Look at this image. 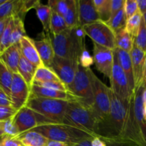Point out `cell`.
Here are the masks:
<instances>
[{
    "label": "cell",
    "mask_w": 146,
    "mask_h": 146,
    "mask_svg": "<svg viewBox=\"0 0 146 146\" xmlns=\"http://www.w3.org/2000/svg\"><path fill=\"white\" fill-rule=\"evenodd\" d=\"M37 67L34 64L26 59L22 55L20 58L18 67V74L24 78V81L30 86H32L34 82V76L36 71Z\"/></svg>",
    "instance_id": "22"
},
{
    "label": "cell",
    "mask_w": 146,
    "mask_h": 146,
    "mask_svg": "<svg viewBox=\"0 0 146 146\" xmlns=\"http://www.w3.org/2000/svg\"><path fill=\"white\" fill-rule=\"evenodd\" d=\"M78 65L79 64L76 61L55 56L52 64L48 68L68 87L74 81Z\"/></svg>",
    "instance_id": "10"
},
{
    "label": "cell",
    "mask_w": 146,
    "mask_h": 146,
    "mask_svg": "<svg viewBox=\"0 0 146 146\" xmlns=\"http://www.w3.org/2000/svg\"><path fill=\"white\" fill-rule=\"evenodd\" d=\"M93 139L91 138H86L80 141L79 142L71 145V146H92Z\"/></svg>",
    "instance_id": "46"
},
{
    "label": "cell",
    "mask_w": 146,
    "mask_h": 146,
    "mask_svg": "<svg viewBox=\"0 0 146 146\" xmlns=\"http://www.w3.org/2000/svg\"><path fill=\"white\" fill-rule=\"evenodd\" d=\"M31 87L19 74H14L10 88V98L12 106L19 111L27 106L31 97Z\"/></svg>",
    "instance_id": "9"
},
{
    "label": "cell",
    "mask_w": 146,
    "mask_h": 146,
    "mask_svg": "<svg viewBox=\"0 0 146 146\" xmlns=\"http://www.w3.org/2000/svg\"><path fill=\"white\" fill-rule=\"evenodd\" d=\"M13 26H14V21H13V17H11L1 37V42H0V54H1L10 46H11V34H12Z\"/></svg>",
    "instance_id": "35"
},
{
    "label": "cell",
    "mask_w": 146,
    "mask_h": 146,
    "mask_svg": "<svg viewBox=\"0 0 146 146\" xmlns=\"http://www.w3.org/2000/svg\"><path fill=\"white\" fill-rule=\"evenodd\" d=\"M33 85L39 86L46 88H52V89L59 90L63 91H69L68 88L62 81H48V82H34Z\"/></svg>",
    "instance_id": "38"
},
{
    "label": "cell",
    "mask_w": 146,
    "mask_h": 146,
    "mask_svg": "<svg viewBox=\"0 0 146 146\" xmlns=\"http://www.w3.org/2000/svg\"><path fill=\"white\" fill-rule=\"evenodd\" d=\"M131 57L132 61L135 88L136 89L139 88L143 83L146 52L140 49L134 44L131 52Z\"/></svg>",
    "instance_id": "14"
},
{
    "label": "cell",
    "mask_w": 146,
    "mask_h": 146,
    "mask_svg": "<svg viewBox=\"0 0 146 146\" xmlns=\"http://www.w3.org/2000/svg\"><path fill=\"white\" fill-rule=\"evenodd\" d=\"M11 18L6 19H3V20H0V42H1V37H2L3 34H4V30H5L6 27H7V24H8L9 21L10 19Z\"/></svg>",
    "instance_id": "45"
},
{
    "label": "cell",
    "mask_w": 146,
    "mask_h": 146,
    "mask_svg": "<svg viewBox=\"0 0 146 146\" xmlns=\"http://www.w3.org/2000/svg\"><path fill=\"white\" fill-rule=\"evenodd\" d=\"M19 135V133L14 122V118L0 121V138L6 136L18 137Z\"/></svg>",
    "instance_id": "33"
},
{
    "label": "cell",
    "mask_w": 146,
    "mask_h": 146,
    "mask_svg": "<svg viewBox=\"0 0 146 146\" xmlns=\"http://www.w3.org/2000/svg\"><path fill=\"white\" fill-rule=\"evenodd\" d=\"M143 17V15L140 11H138L133 16L127 19L125 29L128 31V34L132 36L133 40L135 39L137 34H138V31H139Z\"/></svg>",
    "instance_id": "31"
},
{
    "label": "cell",
    "mask_w": 146,
    "mask_h": 146,
    "mask_svg": "<svg viewBox=\"0 0 146 146\" xmlns=\"http://www.w3.org/2000/svg\"><path fill=\"white\" fill-rule=\"evenodd\" d=\"M100 20L108 22L111 18V0H94Z\"/></svg>",
    "instance_id": "28"
},
{
    "label": "cell",
    "mask_w": 146,
    "mask_h": 146,
    "mask_svg": "<svg viewBox=\"0 0 146 146\" xmlns=\"http://www.w3.org/2000/svg\"><path fill=\"white\" fill-rule=\"evenodd\" d=\"M67 29H68V28L66 24L64 17L52 11L50 33L54 35H58Z\"/></svg>",
    "instance_id": "32"
},
{
    "label": "cell",
    "mask_w": 146,
    "mask_h": 146,
    "mask_svg": "<svg viewBox=\"0 0 146 146\" xmlns=\"http://www.w3.org/2000/svg\"><path fill=\"white\" fill-rule=\"evenodd\" d=\"M143 82L146 83V58H145V71H144V79Z\"/></svg>",
    "instance_id": "51"
},
{
    "label": "cell",
    "mask_w": 146,
    "mask_h": 146,
    "mask_svg": "<svg viewBox=\"0 0 146 146\" xmlns=\"http://www.w3.org/2000/svg\"><path fill=\"white\" fill-rule=\"evenodd\" d=\"M17 11V0H7L0 5V20L15 17Z\"/></svg>",
    "instance_id": "34"
},
{
    "label": "cell",
    "mask_w": 146,
    "mask_h": 146,
    "mask_svg": "<svg viewBox=\"0 0 146 146\" xmlns=\"http://www.w3.org/2000/svg\"><path fill=\"white\" fill-rule=\"evenodd\" d=\"M13 74L0 58V88L10 97V88L13 80Z\"/></svg>",
    "instance_id": "26"
},
{
    "label": "cell",
    "mask_w": 146,
    "mask_h": 146,
    "mask_svg": "<svg viewBox=\"0 0 146 146\" xmlns=\"http://www.w3.org/2000/svg\"><path fill=\"white\" fill-rule=\"evenodd\" d=\"M35 10L36 12L37 17L40 20L43 26L44 32L46 34L50 33L52 10L48 7V4L45 5V4H42L41 1H39L36 6Z\"/></svg>",
    "instance_id": "23"
},
{
    "label": "cell",
    "mask_w": 146,
    "mask_h": 146,
    "mask_svg": "<svg viewBox=\"0 0 146 146\" xmlns=\"http://www.w3.org/2000/svg\"><path fill=\"white\" fill-rule=\"evenodd\" d=\"M46 146H71L70 144L55 141H48Z\"/></svg>",
    "instance_id": "49"
},
{
    "label": "cell",
    "mask_w": 146,
    "mask_h": 146,
    "mask_svg": "<svg viewBox=\"0 0 146 146\" xmlns=\"http://www.w3.org/2000/svg\"><path fill=\"white\" fill-rule=\"evenodd\" d=\"M134 44L140 49L146 52V24L143 17L139 31L134 39Z\"/></svg>",
    "instance_id": "37"
},
{
    "label": "cell",
    "mask_w": 146,
    "mask_h": 146,
    "mask_svg": "<svg viewBox=\"0 0 146 146\" xmlns=\"http://www.w3.org/2000/svg\"><path fill=\"white\" fill-rule=\"evenodd\" d=\"M14 122L19 135L32 131L41 125V117L31 108L24 106L17 111L14 117Z\"/></svg>",
    "instance_id": "12"
},
{
    "label": "cell",
    "mask_w": 146,
    "mask_h": 146,
    "mask_svg": "<svg viewBox=\"0 0 146 146\" xmlns=\"http://www.w3.org/2000/svg\"><path fill=\"white\" fill-rule=\"evenodd\" d=\"M71 0H49L48 6L52 11L64 17L71 4Z\"/></svg>",
    "instance_id": "36"
},
{
    "label": "cell",
    "mask_w": 146,
    "mask_h": 146,
    "mask_svg": "<svg viewBox=\"0 0 146 146\" xmlns=\"http://www.w3.org/2000/svg\"><path fill=\"white\" fill-rule=\"evenodd\" d=\"M17 111H18L16 110L12 106H0V121H6L14 118Z\"/></svg>",
    "instance_id": "40"
},
{
    "label": "cell",
    "mask_w": 146,
    "mask_h": 146,
    "mask_svg": "<svg viewBox=\"0 0 146 146\" xmlns=\"http://www.w3.org/2000/svg\"><path fill=\"white\" fill-rule=\"evenodd\" d=\"M64 18L68 29H73L80 26L78 0H71L69 8L64 16Z\"/></svg>",
    "instance_id": "25"
},
{
    "label": "cell",
    "mask_w": 146,
    "mask_h": 146,
    "mask_svg": "<svg viewBox=\"0 0 146 146\" xmlns=\"http://www.w3.org/2000/svg\"><path fill=\"white\" fill-rule=\"evenodd\" d=\"M34 44L44 65L49 67L56 55L48 34L44 33L42 38L38 40H34Z\"/></svg>",
    "instance_id": "16"
},
{
    "label": "cell",
    "mask_w": 146,
    "mask_h": 146,
    "mask_svg": "<svg viewBox=\"0 0 146 146\" xmlns=\"http://www.w3.org/2000/svg\"><path fill=\"white\" fill-rule=\"evenodd\" d=\"M82 28L93 43L112 50L115 48V34L106 22L98 20L84 26Z\"/></svg>",
    "instance_id": "7"
},
{
    "label": "cell",
    "mask_w": 146,
    "mask_h": 146,
    "mask_svg": "<svg viewBox=\"0 0 146 146\" xmlns=\"http://www.w3.org/2000/svg\"><path fill=\"white\" fill-rule=\"evenodd\" d=\"M127 19H128V18H127L126 14L124 11V9L123 8L118 12H117L115 15L113 16L110 19L109 21L106 23L115 34L120 30L125 28Z\"/></svg>",
    "instance_id": "29"
},
{
    "label": "cell",
    "mask_w": 146,
    "mask_h": 146,
    "mask_svg": "<svg viewBox=\"0 0 146 146\" xmlns=\"http://www.w3.org/2000/svg\"><path fill=\"white\" fill-rule=\"evenodd\" d=\"M88 71L91 78L94 94V104L93 110L98 122L99 131L100 128L107 122L109 117L111 107L110 88L95 75L91 68H88Z\"/></svg>",
    "instance_id": "5"
},
{
    "label": "cell",
    "mask_w": 146,
    "mask_h": 146,
    "mask_svg": "<svg viewBox=\"0 0 146 146\" xmlns=\"http://www.w3.org/2000/svg\"><path fill=\"white\" fill-rule=\"evenodd\" d=\"M92 146H107L106 143L100 138H95L92 141Z\"/></svg>",
    "instance_id": "48"
},
{
    "label": "cell",
    "mask_w": 146,
    "mask_h": 146,
    "mask_svg": "<svg viewBox=\"0 0 146 146\" xmlns=\"http://www.w3.org/2000/svg\"><path fill=\"white\" fill-rule=\"evenodd\" d=\"M7 0H0V5H1L2 4H4Z\"/></svg>",
    "instance_id": "52"
},
{
    "label": "cell",
    "mask_w": 146,
    "mask_h": 146,
    "mask_svg": "<svg viewBox=\"0 0 146 146\" xmlns=\"http://www.w3.org/2000/svg\"><path fill=\"white\" fill-rule=\"evenodd\" d=\"M94 63V58L91 56L90 54L86 49L84 51V52L81 54V57L79 59V64L82 67L85 68H90V66L92 65Z\"/></svg>",
    "instance_id": "42"
},
{
    "label": "cell",
    "mask_w": 146,
    "mask_h": 146,
    "mask_svg": "<svg viewBox=\"0 0 146 146\" xmlns=\"http://www.w3.org/2000/svg\"><path fill=\"white\" fill-rule=\"evenodd\" d=\"M0 146H23L18 137L6 136L0 138Z\"/></svg>",
    "instance_id": "41"
},
{
    "label": "cell",
    "mask_w": 146,
    "mask_h": 146,
    "mask_svg": "<svg viewBox=\"0 0 146 146\" xmlns=\"http://www.w3.org/2000/svg\"><path fill=\"white\" fill-rule=\"evenodd\" d=\"M109 79L111 91L123 101H129L134 93L131 90L128 78L118 64L115 54L113 58V66L111 78Z\"/></svg>",
    "instance_id": "8"
},
{
    "label": "cell",
    "mask_w": 146,
    "mask_h": 146,
    "mask_svg": "<svg viewBox=\"0 0 146 146\" xmlns=\"http://www.w3.org/2000/svg\"><path fill=\"white\" fill-rule=\"evenodd\" d=\"M69 101L41 97H30L27 102L28 108L54 123H63Z\"/></svg>",
    "instance_id": "4"
},
{
    "label": "cell",
    "mask_w": 146,
    "mask_h": 146,
    "mask_svg": "<svg viewBox=\"0 0 146 146\" xmlns=\"http://www.w3.org/2000/svg\"><path fill=\"white\" fill-rule=\"evenodd\" d=\"M21 56L20 44H15L0 54V58L13 74H18V67Z\"/></svg>",
    "instance_id": "18"
},
{
    "label": "cell",
    "mask_w": 146,
    "mask_h": 146,
    "mask_svg": "<svg viewBox=\"0 0 146 146\" xmlns=\"http://www.w3.org/2000/svg\"><path fill=\"white\" fill-rule=\"evenodd\" d=\"M143 108H144V113L146 118V87L143 91Z\"/></svg>",
    "instance_id": "50"
},
{
    "label": "cell",
    "mask_w": 146,
    "mask_h": 146,
    "mask_svg": "<svg viewBox=\"0 0 146 146\" xmlns=\"http://www.w3.org/2000/svg\"><path fill=\"white\" fill-rule=\"evenodd\" d=\"M13 26L12 34H11V45L15 44H19L21 38L27 35L25 28H24V20L19 17H13Z\"/></svg>",
    "instance_id": "30"
},
{
    "label": "cell",
    "mask_w": 146,
    "mask_h": 146,
    "mask_svg": "<svg viewBox=\"0 0 146 146\" xmlns=\"http://www.w3.org/2000/svg\"><path fill=\"white\" fill-rule=\"evenodd\" d=\"M78 8L81 27L100 20L94 0H78Z\"/></svg>",
    "instance_id": "17"
},
{
    "label": "cell",
    "mask_w": 146,
    "mask_h": 146,
    "mask_svg": "<svg viewBox=\"0 0 146 146\" xmlns=\"http://www.w3.org/2000/svg\"><path fill=\"white\" fill-rule=\"evenodd\" d=\"M125 0H111V17L123 8Z\"/></svg>",
    "instance_id": "43"
},
{
    "label": "cell",
    "mask_w": 146,
    "mask_h": 146,
    "mask_svg": "<svg viewBox=\"0 0 146 146\" xmlns=\"http://www.w3.org/2000/svg\"><path fill=\"white\" fill-rule=\"evenodd\" d=\"M143 18H144V20H145V24H146V13L145 14H143Z\"/></svg>",
    "instance_id": "53"
},
{
    "label": "cell",
    "mask_w": 146,
    "mask_h": 146,
    "mask_svg": "<svg viewBox=\"0 0 146 146\" xmlns=\"http://www.w3.org/2000/svg\"><path fill=\"white\" fill-rule=\"evenodd\" d=\"M68 88L78 102L85 106L93 108L94 94L88 68H84L79 64L74 81Z\"/></svg>",
    "instance_id": "6"
},
{
    "label": "cell",
    "mask_w": 146,
    "mask_h": 146,
    "mask_svg": "<svg viewBox=\"0 0 146 146\" xmlns=\"http://www.w3.org/2000/svg\"><path fill=\"white\" fill-rule=\"evenodd\" d=\"M31 96L63 100L67 101H78L77 98L70 91H59V90L52 89V88H46L36 85H32L31 86Z\"/></svg>",
    "instance_id": "15"
},
{
    "label": "cell",
    "mask_w": 146,
    "mask_h": 146,
    "mask_svg": "<svg viewBox=\"0 0 146 146\" xmlns=\"http://www.w3.org/2000/svg\"><path fill=\"white\" fill-rule=\"evenodd\" d=\"M95 138L98 135V122L93 108L76 101H69L64 122Z\"/></svg>",
    "instance_id": "2"
},
{
    "label": "cell",
    "mask_w": 146,
    "mask_h": 146,
    "mask_svg": "<svg viewBox=\"0 0 146 146\" xmlns=\"http://www.w3.org/2000/svg\"><path fill=\"white\" fill-rule=\"evenodd\" d=\"M0 106H12L9 96L1 88H0Z\"/></svg>",
    "instance_id": "44"
},
{
    "label": "cell",
    "mask_w": 146,
    "mask_h": 146,
    "mask_svg": "<svg viewBox=\"0 0 146 146\" xmlns=\"http://www.w3.org/2000/svg\"><path fill=\"white\" fill-rule=\"evenodd\" d=\"M145 87L146 83L143 82L139 88L135 90L133 94L135 116L144 146H146V118L143 108V91Z\"/></svg>",
    "instance_id": "13"
},
{
    "label": "cell",
    "mask_w": 146,
    "mask_h": 146,
    "mask_svg": "<svg viewBox=\"0 0 146 146\" xmlns=\"http://www.w3.org/2000/svg\"><path fill=\"white\" fill-rule=\"evenodd\" d=\"M18 138L23 146H46L49 141L42 134L34 131L21 134Z\"/></svg>",
    "instance_id": "21"
},
{
    "label": "cell",
    "mask_w": 146,
    "mask_h": 146,
    "mask_svg": "<svg viewBox=\"0 0 146 146\" xmlns=\"http://www.w3.org/2000/svg\"><path fill=\"white\" fill-rule=\"evenodd\" d=\"M94 44L93 58L96 68L105 76L110 78L113 66V50Z\"/></svg>",
    "instance_id": "11"
},
{
    "label": "cell",
    "mask_w": 146,
    "mask_h": 146,
    "mask_svg": "<svg viewBox=\"0 0 146 146\" xmlns=\"http://www.w3.org/2000/svg\"><path fill=\"white\" fill-rule=\"evenodd\" d=\"M115 48L131 53L134 45V40L125 29L115 33Z\"/></svg>",
    "instance_id": "24"
},
{
    "label": "cell",
    "mask_w": 146,
    "mask_h": 146,
    "mask_svg": "<svg viewBox=\"0 0 146 146\" xmlns=\"http://www.w3.org/2000/svg\"><path fill=\"white\" fill-rule=\"evenodd\" d=\"M21 55L37 68L44 65L40 58L36 48L34 44V39L25 36L19 42Z\"/></svg>",
    "instance_id": "19"
},
{
    "label": "cell",
    "mask_w": 146,
    "mask_h": 146,
    "mask_svg": "<svg viewBox=\"0 0 146 146\" xmlns=\"http://www.w3.org/2000/svg\"><path fill=\"white\" fill-rule=\"evenodd\" d=\"M32 131L40 133L49 141H59L70 145L86 138H94L86 133L65 123L47 122L38 125Z\"/></svg>",
    "instance_id": "3"
},
{
    "label": "cell",
    "mask_w": 146,
    "mask_h": 146,
    "mask_svg": "<svg viewBox=\"0 0 146 146\" xmlns=\"http://www.w3.org/2000/svg\"><path fill=\"white\" fill-rule=\"evenodd\" d=\"M61 81L58 76L50 68L43 65L38 67L34 76V82H48Z\"/></svg>",
    "instance_id": "27"
},
{
    "label": "cell",
    "mask_w": 146,
    "mask_h": 146,
    "mask_svg": "<svg viewBox=\"0 0 146 146\" xmlns=\"http://www.w3.org/2000/svg\"><path fill=\"white\" fill-rule=\"evenodd\" d=\"M114 54L116 57L118 62L123 71L125 72L128 81H129L130 86H131V90L133 92H135V83H134L132 61H131V53H128L124 50L118 48H115L113 50Z\"/></svg>",
    "instance_id": "20"
},
{
    "label": "cell",
    "mask_w": 146,
    "mask_h": 146,
    "mask_svg": "<svg viewBox=\"0 0 146 146\" xmlns=\"http://www.w3.org/2000/svg\"><path fill=\"white\" fill-rule=\"evenodd\" d=\"M139 11L143 15L146 13V0H137Z\"/></svg>",
    "instance_id": "47"
},
{
    "label": "cell",
    "mask_w": 146,
    "mask_h": 146,
    "mask_svg": "<svg viewBox=\"0 0 146 146\" xmlns=\"http://www.w3.org/2000/svg\"><path fill=\"white\" fill-rule=\"evenodd\" d=\"M55 55L75 61L79 64L81 54L86 49V35L82 27L68 29L58 35L48 33Z\"/></svg>",
    "instance_id": "1"
},
{
    "label": "cell",
    "mask_w": 146,
    "mask_h": 146,
    "mask_svg": "<svg viewBox=\"0 0 146 146\" xmlns=\"http://www.w3.org/2000/svg\"><path fill=\"white\" fill-rule=\"evenodd\" d=\"M123 9L128 19L139 11L137 0H125Z\"/></svg>",
    "instance_id": "39"
}]
</instances>
